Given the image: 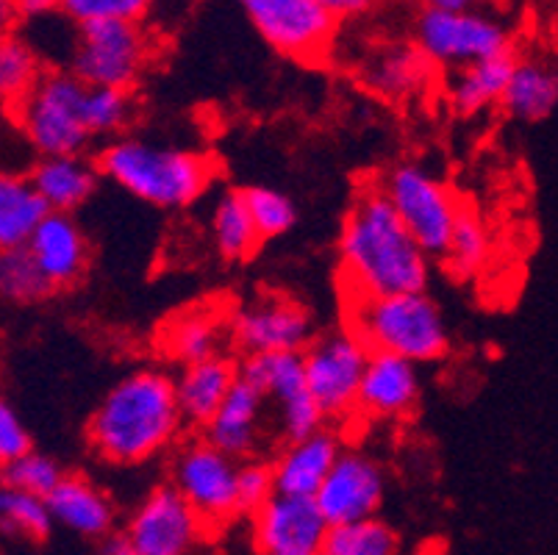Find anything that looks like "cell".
I'll list each match as a JSON object with an SVG mask.
<instances>
[{"mask_svg":"<svg viewBox=\"0 0 558 555\" xmlns=\"http://www.w3.org/2000/svg\"><path fill=\"white\" fill-rule=\"evenodd\" d=\"M339 267L348 300L425 292L430 262L409 237L378 183L364 186L344 217Z\"/></svg>","mask_w":558,"mask_h":555,"instance_id":"obj_1","label":"cell"},{"mask_svg":"<svg viewBox=\"0 0 558 555\" xmlns=\"http://www.w3.org/2000/svg\"><path fill=\"white\" fill-rule=\"evenodd\" d=\"M172 378L161 370H136L117 381L86 422L89 450L111 467H140L181 439Z\"/></svg>","mask_w":558,"mask_h":555,"instance_id":"obj_2","label":"cell"},{"mask_svg":"<svg viewBox=\"0 0 558 555\" xmlns=\"http://www.w3.org/2000/svg\"><path fill=\"white\" fill-rule=\"evenodd\" d=\"M98 176L136 201L156 208H186L211 190L217 167L211 156L161 145L140 136H117L95 159Z\"/></svg>","mask_w":558,"mask_h":555,"instance_id":"obj_3","label":"cell"},{"mask_svg":"<svg viewBox=\"0 0 558 555\" xmlns=\"http://www.w3.org/2000/svg\"><path fill=\"white\" fill-rule=\"evenodd\" d=\"M348 330L369 353L398 355L417 366L450 350L442 309L425 292L348 300Z\"/></svg>","mask_w":558,"mask_h":555,"instance_id":"obj_4","label":"cell"},{"mask_svg":"<svg viewBox=\"0 0 558 555\" xmlns=\"http://www.w3.org/2000/svg\"><path fill=\"white\" fill-rule=\"evenodd\" d=\"M86 86L70 70H43L37 84L9 109L14 129L43 156H78L89 147L81 104Z\"/></svg>","mask_w":558,"mask_h":555,"instance_id":"obj_5","label":"cell"},{"mask_svg":"<svg viewBox=\"0 0 558 555\" xmlns=\"http://www.w3.org/2000/svg\"><path fill=\"white\" fill-rule=\"evenodd\" d=\"M154 59V39L142 23L95 20L75 28L70 64L64 70L84 86H111L134 92Z\"/></svg>","mask_w":558,"mask_h":555,"instance_id":"obj_6","label":"cell"},{"mask_svg":"<svg viewBox=\"0 0 558 555\" xmlns=\"http://www.w3.org/2000/svg\"><path fill=\"white\" fill-rule=\"evenodd\" d=\"M414 48L434 68L461 70L514 50L509 25L486 9L475 12H436L420 9L414 20Z\"/></svg>","mask_w":558,"mask_h":555,"instance_id":"obj_7","label":"cell"},{"mask_svg":"<svg viewBox=\"0 0 558 555\" xmlns=\"http://www.w3.org/2000/svg\"><path fill=\"white\" fill-rule=\"evenodd\" d=\"M378 190L420 251L428 258L442 256L461 212L453 192L420 165H398L380 178Z\"/></svg>","mask_w":558,"mask_h":555,"instance_id":"obj_8","label":"cell"},{"mask_svg":"<svg viewBox=\"0 0 558 555\" xmlns=\"http://www.w3.org/2000/svg\"><path fill=\"white\" fill-rule=\"evenodd\" d=\"M369 350L348 328L314 336L303 348V378L323 422L356 417V395Z\"/></svg>","mask_w":558,"mask_h":555,"instance_id":"obj_9","label":"cell"},{"mask_svg":"<svg viewBox=\"0 0 558 555\" xmlns=\"http://www.w3.org/2000/svg\"><path fill=\"white\" fill-rule=\"evenodd\" d=\"M236 467L240 461H233L203 436H197V439L181 442L172 456L170 486L203 519V526L222 528L240 517Z\"/></svg>","mask_w":558,"mask_h":555,"instance_id":"obj_10","label":"cell"},{"mask_svg":"<svg viewBox=\"0 0 558 555\" xmlns=\"http://www.w3.org/2000/svg\"><path fill=\"white\" fill-rule=\"evenodd\" d=\"M258 37L287 59L319 64L331 56L339 25L314 0H236Z\"/></svg>","mask_w":558,"mask_h":555,"instance_id":"obj_11","label":"cell"},{"mask_svg":"<svg viewBox=\"0 0 558 555\" xmlns=\"http://www.w3.org/2000/svg\"><path fill=\"white\" fill-rule=\"evenodd\" d=\"M242 381L262 391L267 406H278V431L283 442H295L326 427L303 378L301 353L245 355L236 364Z\"/></svg>","mask_w":558,"mask_h":555,"instance_id":"obj_12","label":"cell"},{"mask_svg":"<svg viewBox=\"0 0 558 555\" xmlns=\"http://www.w3.org/2000/svg\"><path fill=\"white\" fill-rule=\"evenodd\" d=\"M123 536L134 555H192L209 536V528L170 483H161L142 497Z\"/></svg>","mask_w":558,"mask_h":555,"instance_id":"obj_13","label":"cell"},{"mask_svg":"<svg viewBox=\"0 0 558 555\" xmlns=\"http://www.w3.org/2000/svg\"><path fill=\"white\" fill-rule=\"evenodd\" d=\"M228 336L245 355L303 353L314 339V325L301 303L281 294H267L242 305L228 319Z\"/></svg>","mask_w":558,"mask_h":555,"instance_id":"obj_14","label":"cell"},{"mask_svg":"<svg viewBox=\"0 0 558 555\" xmlns=\"http://www.w3.org/2000/svg\"><path fill=\"white\" fill-rule=\"evenodd\" d=\"M384 492H387L384 467L369 453L342 447L312 500L317 503L328 528H333L375 517L384 503Z\"/></svg>","mask_w":558,"mask_h":555,"instance_id":"obj_15","label":"cell"},{"mask_svg":"<svg viewBox=\"0 0 558 555\" xmlns=\"http://www.w3.org/2000/svg\"><path fill=\"white\" fill-rule=\"evenodd\" d=\"M258 555H323L328 522L312 497L272 495L251 514Z\"/></svg>","mask_w":558,"mask_h":555,"instance_id":"obj_16","label":"cell"},{"mask_svg":"<svg viewBox=\"0 0 558 555\" xmlns=\"http://www.w3.org/2000/svg\"><path fill=\"white\" fill-rule=\"evenodd\" d=\"M423 381L417 364L389 353H369L356 395V417L375 422L405 420L417 409Z\"/></svg>","mask_w":558,"mask_h":555,"instance_id":"obj_17","label":"cell"},{"mask_svg":"<svg viewBox=\"0 0 558 555\" xmlns=\"http://www.w3.org/2000/svg\"><path fill=\"white\" fill-rule=\"evenodd\" d=\"M25 253L37 264L39 275L53 292L70 289L84 278L89 267V239L73 214H53L43 217L34 233L25 242Z\"/></svg>","mask_w":558,"mask_h":555,"instance_id":"obj_18","label":"cell"},{"mask_svg":"<svg viewBox=\"0 0 558 555\" xmlns=\"http://www.w3.org/2000/svg\"><path fill=\"white\" fill-rule=\"evenodd\" d=\"M264 414H267V400L262 391L253 389L247 381L236 378L201 434L233 461H251L264 439Z\"/></svg>","mask_w":558,"mask_h":555,"instance_id":"obj_19","label":"cell"},{"mask_svg":"<svg viewBox=\"0 0 558 555\" xmlns=\"http://www.w3.org/2000/svg\"><path fill=\"white\" fill-rule=\"evenodd\" d=\"M339 453H342V442H339V436L328 425L303 436V439L287 442L283 450L270 461L276 495H317L319 483L326 481Z\"/></svg>","mask_w":558,"mask_h":555,"instance_id":"obj_20","label":"cell"},{"mask_svg":"<svg viewBox=\"0 0 558 555\" xmlns=\"http://www.w3.org/2000/svg\"><path fill=\"white\" fill-rule=\"evenodd\" d=\"M362 84L380 98L403 104L420 98L434 81V64L414 45L387 43L362 56Z\"/></svg>","mask_w":558,"mask_h":555,"instance_id":"obj_21","label":"cell"},{"mask_svg":"<svg viewBox=\"0 0 558 555\" xmlns=\"http://www.w3.org/2000/svg\"><path fill=\"white\" fill-rule=\"evenodd\" d=\"M53 526H62L64 531L75 533L81 539H104L114 531L117 506L98 483L86 475H64L59 486L45 497Z\"/></svg>","mask_w":558,"mask_h":555,"instance_id":"obj_22","label":"cell"},{"mask_svg":"<svg viewBox=\"0 0 558 555\" xmlns=\"http://www.w3.org/2000/svg\"><path fill=\"white\" fill-rule=\"evenodd\" d=\"M98 167L84 153L78 156H43L28 172L34 192L53 214H75L98 192Z\"/></svg>","mask_w":558,"mask_h":555,"instance_id":"obj_23","label":"cell"},{"mask_svg":"<svg viewBox=\"0 0 558 555\" xmlns=\"http://www.w3.org/2000/svg\"><path fill=\"white\" fill-rule=\"evenodd\" d=\"M240 373L228 355H215L209 361H197V364L181 366L179 378H172V389H175V403H179L181 420L184 427H197L215 417L220 409L231 386L236 384Z\"/></svg>","mask_w":558,"mask_h":555,"instance_id":"obj_24","label":"cell"},{"mask_svg":"<svg viewBox=\"0 0 558 555\" xmlns=\"http://www.w3.org/2000/svg\"><path fill=\"white\" fill-rule=\"evenodd\" d=\"M558 75L545 56H514L500 109L520 122H542L556 111Z\"/></svg>","mask_w":558,"mask_h":555,"instance_id":"obj_25","label":"cell"},{"mask_svg":"<svg viewBox=\"0 0 558 555\" xmlns=\"http://www.w3.org/2000/svg\"><path fill=\"white\" fill-rule=\"evenodd\" d=\"M514 50L495 59L478 61L470 68L450 70L445 84V98L459 117H475L500 106L511 68H514Z\"/></svg>","mask_w":558,"mask_h":555,"instance_id":"obj_26","label":"cell"},{"mask_svg":"<svg viewBox=\"0 0 558 555\" xmlns=\"http://www.w3.org/2000/svg\"><path fill=\"white\" fill-rule=\"evenodd\" d=\"M228 336V319L217 309H192L165 325L161 350L170 361L181 366L209 361L222 355V342Z\"/></svg>","mask_w":558,"mask_h":555,"instance_id":"obj_27","label":"cell"},{"mask_svg":"<svg viewBox=\"0 0 558 555\" xmlns=\"http://www.w3.org/2000/svg\"><path fill=\"white\" fill-rule=\"evenodd\" d=\"M48 208L23 172L0 167V251L25 248Z\"/></svg>","mask_w":558,"mask_h":555,"instance_id":"obj_28","label":"cell"},{"mask_svg":"<svg viewBox=\"0 0 558 555\" xmlns=\"http://www.w3.org/2000/svg\"><path fill=\"white\" fill-rule=\"evenodd\" d=\"M211 239H215L217 253L226 262H245V258H251L258 251L262 239H258L256 228H253L242 190L226 192L215 203V212H211Z\"/></svg>","mask_w":558,"mask_h":555,"instance_id":"obj_29","label":"cell"},{"mask_svg":"<svg viewBox=\"0 0 558 555\" xmlns=\"http://www.w3.org/2000/svg\"><path fill=\"white\" fill-rule=\"evenodd\" d=\"M50 531H53V519L43 497L25 495L0 481V536L45 542Z\"/></svg>","mask_w":558,"mask_h":555,"instance_id":"obj_30","label":"cell"},{"mask_svg":"<svg viewBox=\"0 0 558 555\" xmlns=\"http://www.w3.org/2000/svg\"><path fill=\"white\" fill-rule=\"evenodd\" d=\"M439 258L445 262V269L461 281L484 269L486 258H489V231L473 208L461 206L448 248Z\"/></svg>","mask_w":558,"mask_h":555,"instance_id":"obj_31","label":"cell"},{"mask_svg":"<svg viewBox=\"0 0 558 555\" xmlns=\"http://www.w3.org/2000/svg\"><path fill=\"white\" fill-rule=\"evenodd\" d=\"M45 64L34 45L17 31L9 37H0V104L12 109L25 92L37 84Z\"/></svg>","mask_w":558,"mask_h":555,"instance_id":"obj_32","label":"cell"},{"mask_svg":"<svg viewBox=\"0 0 558 555\" xmlns=\"http://www.w3.org/2000/svg\"><path fill=\"white\" fill-rule=\"evenodd\" d=\"M398 533L378 517L328 528L323 555H398Z\"/></svg>","mask_w":558,"mask_h":555,"instance_id":"obj_33","label":"cell"},{"mask_svg":"<svg viewBox=\"0 0 558 555\" xmlns=\"http://www.w3.org/2000/svg\"><path fill=\"white\" fill-rule=\"evenodd\" d=\"M136 100L134 92L111 89V86H86L81 117H84L86 134L93 136H117L129 129L134 117Z\"/></svg>","mask_w":558,"mask_h":555,"instance_id":"obj_34","label":"cell"},{"mask_svg":"<svg viewBox=\"0 0 558 555\" xmlns=\"http://www.w3.org/2000/svg\"><path fill=\"white\" fill-rule=\"evenodd\" d=\"M53 289L45 283L37 264L25 253V248L0 251V300L14 305H34L48 300Z\"/></svg>","mask_w":558,"mask_h":555,"instance_id":"obj_35","label":"cell"},{"mask_svg":"<svg viewBox=\"0 0 558 555\" xmlns=\"http://www.w3.org/2000/svg\"><path fill=\"white\" fill-rule=\"evenodd\" d=\"M242 197L262 242L283 237L298 222L295 203L272 186H251V190H242Z\"/></svg>","mask_w":558,"mask_h":555,"instance_id":"obj_36","label":"cell"},{"mask_svg":"<svg viewBox=\"0 0 558 555\" xmlns=\"http://www.w3.org/2000/svg\"><path fill=\"white\" fill-rule=\"evenodd\" d=\"M68 475L64 467L56 461L53 456L48 453H39V450H28L25 456H20L14 464H9L7 470L0 472V481L7 483V486L20 488L25 495H34V497H48L59 481Z\"/></svg>","mask_w":558,"mask_h":555,"instance_id":"obj_37","label":"cell"},{"mask_svg":"<svg viewBox=\"0 0 558 555\" xmlns=\"http://www.w3.org/2000/svg\"><path fill=\"white\" fill-rule=\"evenodd\" d=\"M156 0H62V14L75 25L95 20H129L142 23Z\"/></svg>","mask_w":558,"mask_h":555,"instance_id":"obj_38","label":"cell"},{"mask_svg":"<svg viewBox=\"0 0 558 555\" xmlns=\"http://www.w3.org/2000/svg\"><path fill=\"white\" fill-rule=\"evenodd\" d=\"M272 495H276V486H272L270 464L256 461V458L240 461V467H236V508H240V517H251Z\"/></svg>","mask_w":558,"mask_h":555,"instance_id":"obj_39","label":"cell"},{"mask_svg":"<svg viewBox=\"0 0 558 555\" xmlns=\"http://www.w3.org/2000/svg\"><path fill=\"white\" fill-rule=\"evenodd\" d=\"M28 450H34L28 427L7 397H0V472Z\"/></svg>","mask_w":558,"mask_h":555,"instance_id":"obj_40","label":"cell"},{"mask_svg":"<svg viewBox=\"0 0 558 555\" xmlns=\"http://www.w3.org/2000/svg\"><path fill=\"white\" fill-rule=\"evenodd\" d=\"M328 17L333 20L337 25L350 23V20H359L373 9L375 0H314Z\"/></svg>","mask_w":558,"mask_h":555,"instance_id":"obj_41","label":"cell"},{"mask_svg":"<svg viewBox=\"0 0 558 555\" xmlns=\"http://www.w3.org/2000/svg\"><path fill=\"white\" fill-rule=\"evenodd\" d=\"M20 20H45L62 12V0H14Z\"/></svg>","mask_w":558,"mask_h":555,"instance_id":"obj_42","label":"cell"},{"mask_svg":"<svg viewBox=\"0 0 558 555\" xmlns=\"http://www.w3.org/2000/svg\"><path fill=\"white\" fill-rule=\"evenodd\" d=\"M420 9H436V12H475L486 9L495 0H417Z\"/></svg>","mask_w":558,"mask_h":555,"instance_id":"obj_43","label":"cell"},{"mask_svg":"<svg viewBox=\"0 0 558 555\" xmlns=\"http://www.w3.org/2000/svg\"><path fill=\"white\" fill-rule=\"evenodd\" d=\"M95 555H134V550H131L129 539L123 536V531L120 533H106L104 539H98V550H95Z\"/></svg>","mask_w":558,"mask_h":555,"instance_id":"obj_44","label":"cell"},{"mask_svg":"<svg viewBox=\"0 0 558 555\" xmlns=\"http://www.w3.org/2000/svg\"><path fill=\"white\" fill-rule=\"evenodd\" d=\"M17 25H20V14H17V7H14V0H0V37L14 34Z\"/></svg>","mask_w":558,"mask_h":555,"instance_id":"obj_45","label":"cell"}]
</instances>
